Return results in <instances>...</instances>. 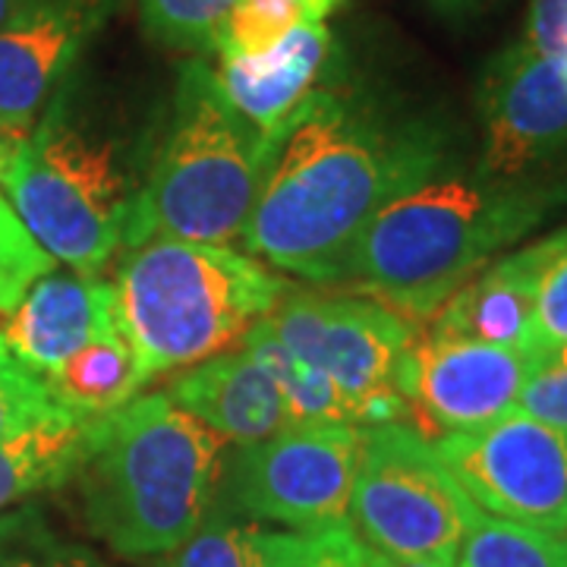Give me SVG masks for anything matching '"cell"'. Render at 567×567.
Instances as JSON below:
<instances>
[{
    "mask_svg": "<svg viewBox=\"0 0 567 567\" xmlns=\"http://www.w3.org/2000/svg\"><path fill=\"white\" fill-rule=\"evenodd\" d=\"M464 495L492 517L567 536V429L511 410L432 442Z\"/></svg>",
    "mask_w": 567,
    "mask_h": 567,
    "instance_id": "10",
    "label": "cell"
},
{
    "mask_svg": "<svg viewBox=\"0 0 567 567\" xmlns=\"http://www.w3.org/2000/svg\"><path fill=\"white\" fill-rule=\"evenodd\" d=\"M567 203V183L495 181L439 164L365 224L334 281L365 290L404 319H432L483 271Z\"/></svg>",
    "mask_w": 567,
    "mask_h": 567,
    "instance_id": "2",
    "label": "cell"
},
{
    "mask_svg": "<svg viewBox=\"0 0 567 567\" xmlns=\"http://www.w3.org/2000/svg\"><path fill=\"white\" fill-rule=\"evenodd\" d=\"M527 360L520 350L413 331L394 369L406 423L429 442L486 429L517 406Z\"/></svg>",
    "mask_w": 567,
    "mask_h": 567,
    "instance_id": "11",
    "label": "cell"
},
{
    "mask_svg": "<svg viewBox=\"0 0 567 567\" xmlns=\"http://www.w3.org/2000/svg\"><path fill=\"white\" fill-rule=\"evenodd\" d=\"M262 533L218 495L203 524L171 551V567H265Z\"/></svg>",
    "mask_w": 567,
    "mask_h": 567,
    "instance_id": "22",
    "label": "cell"
},
{
    "mask_svg": "<svg viewBox=\"0 0 567 567\" xmlns=\"http://www.w3.org/2000/svg\"><path fill=\"white\" fill-rule=\"evenodd\" d=\"M524 44L548 61L567 63V0H529Z\"/></svg>",
    "mask_w": 567,
    "mask_h": 567,
    "instance_id": "31",
    "label": "cell"
},
{
    "mask_svg": "<svg viewBox=\"0 0 567 567\" xmlns=\"http://www.w3.org/2000/svg\"><path fill=\"white\" fill-rule=\"evenodd\" d=\"M480 507L406 420L360 429L347 527L391 558H457Z\"/></svg>",
    "mask_w": 567,
    "mask_h": 567,
    "instance_id": "7",
    "label": "cell"
},
{
    "mask_svg": "<svg viewBox=\"0 0 567 567\" xmlns=\"http://www.w3.org/2000/svg\"><path fill=\"white\" fill-rule=\"evenodd\" d=\"M41 567H102L95 558H89L82 548H73V546H63L51 561H44Z\"/></svg>",
    "mask_w": 567,
    "mask_h": 567,
    "instance_id": "34",
    "label": "cell"
},
{
    "mask_svg": "<svg viewBox=\"0 0 567 567\" xmlns=\"http://www.w3.org/2000/svg\"><path fill=\"white\" fill-rule=\"evenodd\" d=\"M3 193L54 262L95 278L130 240L142 183L121 145L51 102L3 174Z\"/></svg>",
    "mask_w": 567,
    "mask_h": 567,
    "instance_id": "6",
    "label": "cell"
},
{
    "mask_svg": "<svg viewBox=\"0 0 567 567\" xmlns=\"http://www.w3.org/2000/svg\"><path fill=\"white\" fill-rule=\"evenodd\" d=\"M527 357V379L514 410L555 429H567V344L536 347Z\"/></svg>",
    "mask_w": 567,
    "mask_h": 567,
    "instance_id": "27",
    "label": "cell"
},
{
    "mask_svg": "<svg viewBox=\"0 0 567 567\" xmlns=\"http://www.w3.org/2000/svg\"><path fill=\"white\" fill-rule=\"evenodd\" d=\"M44 382L54 404L80 416H111L140 394L148 375L142 369L140 353L123 338L117 322H111Z\"/></svg>",
    "mask_w": 567,
    "mask_h": 567,
    "instance_id": "19",
    "label": "cell"
},
{
    "mask_svg": "<svg viewBox=\"0 0 567 567\" xmlns=\"http://www.w3.org/2000/svg\"><path fill=\"white\" fill-rule=\"evenodd\" d=\"M66 546L39 507L0 514V567H41Z\"/></svg>",
    "mask_w": 567,
    "mask_h": 567,
    "instance_id": "29",
    "label": "cell"
},
{
    "mask_svg": "<svg viewBox=\"0 0 567 567\" xmlns=\"http://www.w3.org/2000/svg\"><path fill=\"white\" fill-rule=\"evenodd\" d=\"M244 347L271 372L275 385L281 388L290 425H353L357 429L353 406L344 398V391L319 369L293 357L271 334L268 324H256L244 338Z\"/></svg>",
    "mask_w": 567,
    "mask_h": 567,
    "instance_id": "20",
    "label": "cell"
},
{
    "mask_svg": "<svg viewBox=\"0 0 567 567\" xmlns=\"http://www.w3.org/2000/svg\"><path fill=\"white\" fill-rule=\"evenodd\" d=\"M224 442L164 391L104 416L76 473L85 524L126 558L171 555L221 495Z\"/></svg>",
    "mask_w": 567,
    "mask_h": 567,
    "instance_id": "3",
    "label": "cell"
},
{
    "mask_svg": "<svg viewBox=\"0 0 567 567\" xmlns=\"http://www.w3.org/2000/svg\"><path fill=\"white\" fill-rule=\"evenodd\" d=\"M111 290L114 322L155 379L244 344L287 284L240 249L152 237L123 249Z\"/></svg>",
    "mask_w": 567,
    "mask_h": 567,
    "instance_id": "4",
    "label": "cell"
},
{
    "mask_svg": "<svg viewBox=\"0 0 567 567\" xmlns=\"http://www.w3.org/2000/svg\"><path fill=\"white\" fill-rule=\"evenodd\" d=\"M265 567H360V539L350 527L322 533H262Z\"/></svg>",
    "mask_w": 567,
    "mask_h": 567,
    "instance_id": "26",
    "label": "cell"
},
{
    "mask_svg": "<svg viewBox=\"0 0 567 567\" xmlns=\"http://www.w3.org/2000/svg\"><path fill=\"white\" fill-rule=\"evenodd\" d=\"M445 162L435 126L394 121L322 85L281 130L240 246L281 271L331 284L365 224Z\"/></svg>",
    "mask_w": 567,
    "mask_h": 567,
    "instance_id": "1",
    "label": "cell"
},
{
    "mask_svg": "<svg viewBox=\"0 0 567 567\" xmlns=\"http://www.w3.org/2000/svg\"><path fill=\"white\" fill-rule=\"evenodd\" d=\"M25 136H29V130H20V126H10V123L0 121V181H3L7 167L13 162V155L20 152Z\"/></svg>",
    "mask_w": 567,
    "mask_h": 567,
    "instance_id": "33",
    "label": "cell"
},
{
    "mask_svg": "<svg viewBox=\"0 0 567 567\" xmlns=\"http://www.w3.org/2000/svg\"><path fill=\"white\" fill-rule=\"evenodd\" d=\"M567 344V227L536 293V347Z\"/></svg>",
    "mask_w": 567,
    "mask_h": 567,
    "instance_id": "30",
    "label": "cell"
},
{
    "mask_svg": "<svg viewBox=\"0 0 567 567\" xmlns=\"http://www.w3.org/2000/svg\"><path fill=\"white\" fill-rule=\"evenodd\" d=\"M164 394L212 429L224 445H256L290 425L281 388L244 344L186 365L167 382Z\"/></svg>",
    "mask_w": 567,
    "mask_h": 567,
    "instance_id": "15",
    "label": "cell"
},
{
    "mask_svg": "<svg viewBox=\"0 0 567 567\" xmlns=\"http://www.w3.org/2000/svg\"><path fill=\"white\" fill-rule=\"evenodd\" d=\"M457 567H567V536L480 511L457 548Z\"/></svg>",
    "mask_w": 567,
    "mask_h": 567,
    "instance_id": "21",
    "label": "cell"
},
{
    "mask_svg": "<svg viewBox=\"0 0 567 567\" xmlns=\"http://www.w3.org/2000/svg\"><path fill=\"white\" fill-rule=\"evenodd\" d=\"M360 429L284 425L256 445L237 447L224 464L221 498L246 520L293 533L344 527Z\"/></svg>",
    "mask_w": 567,
    "mask_h": 567,
    "instance_id": "9",
    "label": "cell"
},
{
    "mask_svg": "<svg viewBox=\"0 0 567 567\" xmlns=\"http://www.w3.org/2000/svg\"><path fill=\"white\" fill-rule=\"evenodd\" d=\"M275 145L278 140L227 104L208 63H186L155 164L142 181L126 249L152 237L240 244Z\"/></svg>",
    "mask_w": 567,
    "mask_h": 567,
    "instance_id": "5",
    "label": "cell"
},
{
    "mask_svg": "<svg viewBox=\"0 0 567 567\" xmlns=\"http://www.w3.org/2000/svg\"><path fill=\"white\" fill-rule=\"evenodd\" d=\"M111 322V284L85 275L48 271L25 290L20 306L0 322V344L25 369L48 379L76 350L99 338Z\"/></svg>",
    "mask_w": 567,
    "mask_h": 567,
    "instance_id": "16",
    "label": "cell"
},
{
    "mask_svg": "<svg viewBox=\"0 0 567 567\" xmlns=\"http://www.w3.org/2000/svg\"><path fill=\"white\" fill-rule=\"evenodd\" d=\"M54 259L25 230L7 196H0V322L20 306L25 290L54 271Z\"/></svg>",
    "mask_w": 567,
    "mask_h": 567,
    "instance_id": "25",
    "label": "cell"
},
{
    "mask_svg": "<svg viewBox=\"0 0 567 567\" xmlns=\"http://www.w3.org/2000/svg\"><path fill=\"white\" fill-rule=\"evenodd\" d=\"M360 567H457V558H391V555H379L363 546Z\"/></svg>",
    "mask_w": 567,
    "mask_h": 567,
    "instance_id": "32",
    "label": "cell"
},
{
    "mask_svg": "<svg viewBox=\"0 0 567 567\" xmlns=\"http://www.w3.org/2000/svg\"><path fill=\"white\" fill-rule=\"evenodd\" d=\"M121 0H22L0 25V121L32 130L82 48Z\"/></svg>",
    "mask_w": 567,
    "mask_h": 567,
    "instance_id": "13",
    "label": "cell"
},
{
    "mask_svg": "<svg viewBox=\"0 0 567 567\" xmlns=\"http://www.w3.org/2000/svg\"><path fill=\"white\" fill-rule=\"evenodd\" d=\"M51 406L54 398L48 391V382L0 344V442L48 413Z\"/></svg>",
    "mask_w": 567,
    "mask_h": 567,
    "instance_id": "28",
    "label": "cell"
},
{
    "mask_svg": "<svg viewBox=\"0 0 567 567\" xmlns=\"http://www.w3.org/2000/svg\"><path fill=\"white\" fill-rule=\"evenodd\" d=\"M483 155L476 171L529 181L567 148V63L517 41L488 63L480 85Z\"/></svg>",
    "mask_w": 567,
    "mask_h": 567,
    "instance_id": "12",
    "label": "cell"
},
{
    "mask_svg": "<svg viewBox=\"0 0 567 567\" xmlns=\"http://www.w3.org/2000/svg\"><path fill=\"white\" fill-rule=\"evenodd\" d=\"M303 22L309 20L300 0H237L224 17L212 51L218 58H256L281 44Z\"/></svg>",
    "mask_w": 567,
    "mask_h": 567,
    "instance_id": "23",
    "label": "cell"
},
{
    "mask_svg": "<svg viewBox=\"0 0 567 567\" xmlns=\"http://www.w3.org/2000/svg\"><path fill=\"white\" fill-rule=\"evenodd\" d=\"M303 3V10H306V20L309 22H322L341 0H300Z\"/></svg>",
    "mask_w": 567,
    "mask_h": 567,
    "instance_id": "35",
    "label": "cell"
},
{
    "mask_svg": "<svg viewBox=\"0 0 567 567\" xmlns=\"http://www.w3.org/2000/svg\"><path fill=\"white\" fill-rule=\"evenodd\" d=\"M218 61L212 73L227 104L268 140H278L297 107L322 89L334 63V39L324 22H303L265 54Z\"/></svg>",
    "mask_w": 567,
    "mask_h": 567,
    "instance_id": "17",
    "label": "cell"
},
{
    "mask_svg": "<svg viewBox=\"0 0 567 567\" xmlns=\"http://www.w3.org/2000/svg\"><path fill=\"white\" fill-rule=\"evenodd\" d=\"M432 3H439V7H445V10H466V7H473L476 0H432Z\"/></svg>",
    "mask_w": 567,
    "mask_h": 567,
    "instance_id": "37",
    "label": "cell"
},
{
    "mask_svg": "<svg viewBox=\"0 0 567 567\" xmlns=\"http://www.w3.org/2000/svg\"><path fill=\"white\" fill-rule=\"evenodd\" d=\"M237 0H140L142 25L177 51H212L224 17Z\"/></svg>",
    "mask_w": 567,
    "mask_h": 567,
    "instance_id": "24",
    "label": "cell"
},
{
    "mask_svg": "<svg viewBox=\"0 0 567 567\" xmlns=\"http://www.w3.org/2000/svg\"><path fill=\"white\" fill-rule=\"evenodd\" d=\"M104 416H80L54 404L0 442V514L73 480L102 435Z\"/></svg>",
    "mask_w": 567,
    "mask_h": 567,
    "instance_id": "18",
    "label": "cell"
},
{
    "mask_svg": "<svg viewBox=\"0 0 567 567\" xmlns=\"http://www.w3.org/2000/svg\"><path fill=\"white\" fill-rule=\"evenodd\" d=\"M558 246L561 230L488 262L447 297L429 331L529 353L536 344V293Z\"/></svg>",
    "mask_w": 567,
    "mask_h": 567,
    "instance_id": "14",
    "label": "cell"
},
{
    "mask_svg": "<svg viewBox=\"0 0 567 567\" xmlns=\"http://www.w3.org/2000/svg\"><path fill=\"white\" fill-rule=\"evenodd\" d=\"M265 324L293 357L344 391L357 429L406 416L394 369L416 328L391 306L287 287Z\"/></svg>",
    "mask_w": 567,
    "mask_h": 567,
    "instance_id": "8",
    "label": "cell"
},
{
    "mask_svg": "<svg viewBox=\"0 0 567 567\" xmlns=\"http://www.w3.org/2000/svg\"><path fill=\"white\" fill-rule=\"evenodd\" d=\"M20 3H22V0H0V25L10 20V17H13L17 10H20Z\"/></svg>",
    "mask_w": 567,
    "mask_h": 567,
    "instance_id": "36",
    "label": "cell"
}]
</instances>
